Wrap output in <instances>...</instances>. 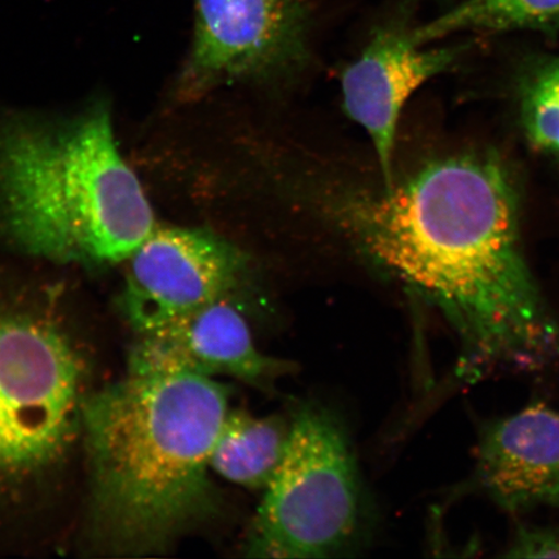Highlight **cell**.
<instances>
[{
  "label": "cell",
  "mask_w": 559,
  "mask_h": 559,
  "mask_svg": "<svg viewBox=\"0 0 559 559\" xmlns=\"http://www.w3.org/2000/svg\"><path fill=\"white\" fill-rule=\"evenodd\" d=\"M559 31V0H461L449 12L417 26L414 37L418 45L449 38L463 32Z\"/></svg>",
  "instance_id": "7c38bea8"
},
{
  "label": "cell",
  "mask_w": 559,
  "mask_h": 559,
  "mask_svg": "<svg viewBox=\"0 0 559 559\" xmlns=\"http://www.w3.org/2000/svg\"><path fill=\"white\" fill-rule=\"evenodd\" d=\"M289 369L288 362L257 348L247 320L229 297L163 330L140 334L130 356L131 374H225L258 389H270Z\"/></svg>",
  "instance_id": "9c48e42d"
},
{
  "label": "cell",
  "mask_w": 559,
  "mask_h": 559,
  "mask_svg": "<svg viewBox=\"0 0 559 559\" xmlns=\"http://www.w3.org/2000/svg\"><path fill=\"white\" fill-rule=\"evenodd\" d=\"M155 216L104 107L0 120V239L58 262L128 261Z\"/></svg>",
  "instance_id": "3957f363"
},
{
  "label": "cell",
  "mask_w": 559,
  "mask_h": 559,
  "mask_svg": "<svg viewBox=\"0 0 559 559\" xmlns=\"http://www.w3.org/2000/svg\"><path fill=\"white\" fill-rule=\"evenodd\" d=\"M309 32L307 0H198L178 94L195 100L229 83L290 73L309 56Z\"/></svg>",
  "instance_id": "8992f818"
},
{
  "label": "cell",
  "mask_w": 559,
  "mask_h": 559,
  "mask_svg": "<svg viewBox=\"0 0 559 559\" xmlns=\"http://www.w3.org/2000/svg\"><path fill=\"white\" fill-rule=\"evenodd\" d=\"M83 365L58 328L0 313V481L51 465L82 418Z\"/></svg>",
  "instance_id": "5b68a950"
},
{
  "label": "cell",
  "mask_w": 559,
  "mask_h": 559,
  "mask_svg": "<svg viewBox=\"0 0 559 559\" xmlns=\"http://www.w3.org/2000/svg\"><path fill=\"white\" fill-rule=\"evenodd\" d=\"M365 253L435 302L464 346L460 373L559 358V324L524 260L515 194L487 156H453L342 212Z\"/></svg>",
  "instance_id": "6da1fadb"
},
{
  "label": "cell",
  "mask_w": 559,
  "mask_h": 559,
  "mask_svg": "<svg viewBox=\"0 0 559 559\" xmlns=\"http://www.w3.org/2000/svg\"><path fill=\"white\" fill-rule=\"evenodd\" d=\"M521 116L530 143L559 158V56L539 62L524 82Z\"/></svg>",
  "instance_id": "4fadbf2b"
},
{
  "label": "cell",
  "mask_w": 559,
  "mask_h": 559,
  "mask_svg": "<svg viewBox=\"0 0 559 559\" xmlns=\"http://www.w3.org/2000/svg\"><path fill=\"white\" fill-rule=\"evenodd\" d=\"M467 50L466 45H418L414 29L382 26L358 59L342 74L344 109L365 129L379 159L384 188L395 183L396 131L405 104L426 82L442 74Z\"/></svg>",
  "instance_id": "ba28073f"
},
{
  "label": "cell",
  "mask_w": 559,
  "mask_h": 559,
  "mask_svg": "<svg viewBox=\"0 0 559 559\" xmlns=\"http://www.w3.org/2000/svg\"><path fill=\"white\" fill-rule=\"evenodd\" d=\"M510 558H559V530H520L509 547Z\"/></svg>",
  "instance_id": "5bb4252c"
},
{
  "label": "cell",
  "mask_w": 559,
  "mask_h": 559,
  "mask_svg": "<svg viewBox=\"0 0 559 559\" xmlns=\"http://www.w3.org/2000/svg\"><path fill=\"white\" fill-rule=\"evenodd\" d=\"M228 397L205 374L129 373L85 401L95 519L116 549L164 548L214 512L210 457Z\"/></svg>",
  "instance_id": "7a4b0ae2"
},
{
  "label": "cell",
  "mask_w": 559,
  "mask_h": 559,
  "mask_svg": "<svg viewBox=\"0 0 559 559\" xmlns=\"http://www.w3.org/2000/svg\"><path fill=\"white\" fill-rule=\"evenodd\" d=\"M475 479L509 513L559 508V411L537 403L487 425Z\"/></svg>",
  "instance_id": "30bf717a"
},
{
  "label": "cell",
  "mask_w": 559,
  "mask_h": 559,
  "mask_svg": "<svg viewBox=\"0 0 559 559\" xmlns=\"http://www.w3.org/2000/svg\"><path fill=\"white\" fill-rule=\"evenodd\" d=\"M128 261L123 309L139 334L228 298L245 271L239 249L198 228L156 227Z\"/></svg>",
  "instance_id": "52a82bcc"
},
{
  "label": "cell",
  "mask_w": 559,
  "mask_h": 559,
  "mask_svg": "<svg viewBox=\"0 0 559 559\" xmlns=\"http://www.w3.org/2000/svg\"><path fill=\"white\" fill-rule=\"evenodd\" d=\"M292 423L229 411L214 444L210 467L222 478L249 489L270 484L284 457Z\"/></svg>",
  "instance_id": "8fae6325"
},
{
  "label": "cell",
  "mask_w": 559,
  "mask_h": 559,
  "mask_svg": "<svg viewBox=\"0 0 559 559\" xmlns=\"http://www.w3.org/2000/svg\"><path fill=\"white\" fill-rule=\"evenodd\" d=\"M361 515L360 474L342 426L319 408L300 409L282 463L263 489L247 555L331 557L353 542Z\"/></svg>",
  "instance_id": "277c9868"
}]
</instances>
